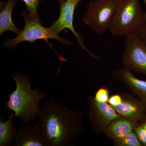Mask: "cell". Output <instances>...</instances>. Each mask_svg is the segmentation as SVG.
Listing matches in <instances>:
<instances>
[{
	"label": "cell",
	"instance_id": "cell-8",
	"mask_svg": "<svg viewBox=\"0 0 146 146\" xmlns=\"http://www.w3.org/2000/svg\"><path fill=\"white\" fill-rule=\"evenodd\" d=\"M89 123L98 134L104 133L106 127L113 120L121 116L108 103L98 102L92 96L87 98Z\"/></svg>",
	"mask_w": 146,
	"mask_h": 146
},
{
	"label": "cell",
	"instance_id": "cell-4",
	"mask_svg": "<svg viewBox=\"0 0 146 146\" xmlns=\"http://www.w3.org/2000/svg\"><path fill=\"white\" fill-rule=\"evenodd\" d=\"M22 15L25 20V27L15 38L7 39L5 41L3 45L6 48H14L21 42H28L34 43L38 39L44 40L52 49V46L48 42L49 39H56L66 45H73V43L67 39L61 37L50 27L46 28L43 26L40 23V21L30 19L28 16L26 11L23 10L22 11Z\"/></svg>",
	"mask_w": 146,
	"mask_h": 146
},
{
	"label": "cell",
	"instance_id": "cell-3",
	"mask_svg": "<svg viewBox=\"0 0 146 146\" xmlns=\"http://www.w3.org/2000/svg\"><path fill=\"white\" fill-rule=\"evenodd\" d=\"M146 21L140 0H118L109 30L115 36L138 34Z\"/></svg>",
	"mask_w": 146,
	"mask_h": 146
},
{
	"label": "cell",
	"instance_id": "cell-7",
	"mask_svg": "<svg viewBox=\"0 0 146 146\" xmlns=\"http://www.w3.org/2000/svg\"><path fill=\"white\" fill-rule=\"evenodd\" d=\"M58 3L60 6V16L50 28L58 34L65 29H69L75 36L80 47L85 51L92 58L98 60V56L91 52L85 46L82 36L76 31L74 28V13L76 7L78 5L77 0H62L58 1Z\"/></svg>",
	"mask_w": 146,
	"mask_h": 146
},
{
	"label": "cell",
	"instance_id": "cell-21",
	"mask_svg": "<svg viewBox=\"0 0 146 146\" xmlns=\"http://www.w3.org/2000/svg\"><path fill=\"white\" fill-rule=\"evenodd\" d=\"M143 127L146 130V117L143 121L139 122Z\"/></svg>",
	"mask_w": 146,
	"mask_h": 146
},
{
	"label": "cell",
	"instance_id": "cell-19",
	"mask_svg": "<svg viewBox=\"0 0 146 146\" xmlns=\"http://www.w3.org/2000/svg\"><path fill=\"white\" fill-rule=\"evenodd\" d=\"M123 101L122 95L116 94L112 95L110 97L108 103L113 107L119 105Z\"/></svg>",
	"mask_w": 146,
	"mask_h": 146
},
{
	"label": "cell",
	"instance_id": "cell-14",
	"mask_svg": "<svg viewBox=\"0 0 146 146\" xmlns=\"http://www.w3.org/2000/svg\"><path fill=\"white\" fill-rule=\"evenodd\" d=\"M3 121L0 119V146H12L17 134V129L13 125V118Z\"/></svg>",
	"mask_w": 146,
	"mask_h": 146
},
{
	"label": "cell",
	"instance_id": "cell-23",
	"mask_svg": "<svg viewBox=\"0 0 146 146\" xmlns=\"http://www.w3.org/2000/svg\"><path fill=\"white\" fill-rule=\"evenodd\" d=\"M82 1V0H77L78 3V4L79 3H80Z\"/></svg>",
	"mask_w": 146,
	"mask_h": 146
},
{
	"label": "cell",
	"instance_id": "cell-2",
	"mask_svg": "<svg viewBox=\"0 0 146 146\" xmlns=\"http://www.w3.org/2000/svg\"><path fill=\"white\" fill-rule=\"evenodd\" d=\"M11 78L15 82L16 88L6 96L9 100L5 103V107L11 113L10 116L0 119L18 117L22 123H31L36 119L40 107L39 104L46 95L45 91H39V87L32 89L31 82L28 77L23 73L13 72Z\"/></svg>",
	"mask_w": 146,
	"mask_h": 146
},
{
	"label": "cell",
	"instance_id": "cell-22",
	"mask_svg": "<svg viewBox=\"0 0 146 146\" xmlns=\"http://www.w3.org/2000/svg\"><path fill=\"white\" fill-rule=\"evenodd\" d=\"M143 1L146 5V0H143ZM144 18H145V21H146V11L144 13Z\"/></svg>",
	"mask_w": 146,
	"mask_h": 146
},
{
	"label": "cell",
	"instance_id": "cell-24",
	"mask_svg": "<svg viewBox=\"0 0 146 146\" xmlns=\"http://www.w3.org/2000/svg\"><path fill=\"white\" fill-rule=\"evenodd\" d=\"M62 1V0H58V1Z\"/></svg>",
	"mask_w": 146,
	"mask_h": 146
},
{
	"label": "cell",
	"instance_id": "cell-15",
	"mask_svg": "<svg viewBox=\"0 0 146 146\" xmlns=\"http://www.w3.org/2000/svg\"><path fill=\"white\" fill-rule=\"evenodd\" d=\"M115 146H143L134 131L120 139L114 141Z\"/></svg>",
	"mask_w": 146,
	"mask_h": 146
},
{
	"label": "cell",
	"instance_id": "cell-16",
	"mask_svg": "<svg viewBox=\"0 0 146 146\" xmlns=\"http://www.w3.org/2000/svg\"><path fill=\"white\" fill-rule=\"evenodd\" d=\"M26 5L29 18L35 21H40L37 9L42 0H22Z\"/></svg>",
	"mask_w": 146,
	"mask_h": 146
},
{
	"label": "cell",
	"instance_id": "cell-17",
	"mask_svg": "<svg viewBox=\"0 0 146 146\" xmlns=\"http://www.w3.org/2000/svg\"><path fill=\"white\" fill-rule=\"evenodd\" d=\"M92 97L98 102L108 103L110 97L109 89L105 87H100Z\"/></svg>",
	"mask_w": 146,
	"mask_h": 146
},
{
	"label": "cell",
	"instance_id": "cell-20",
	"mask_svg": "<svg viewBox=\"0 0 146 146\" xmlns=\"http://www.w3.org/2000/svg\"><path fill=\"white\" fill-rule=\"evenodd\" d=\"M138 34L146 44V21L143 28Z\"/></svg>",
	"mask_w": 146,
	"mask_h": 146
},
{
	"label": "cell",
	"instance_id": "cell-6",
	"mask_svg": "<svg viewBox=\"0 0 146 146\" xmlns=\"http://www.w3.org/2000/svg\"><path fill=\"white\" fill-rule=\"evenodd\" d=\"M122 63L132 72L146 76V44L139 35L126 37Z\"/></svg>",
	"mask_w": 146,
	"mask_h": 146
},
{
	"label": "cell",
	"instance_id": "cell-5",
	"mask_svg": "<svg viewBox=\"0 0 146 146\" xmlns=\"http://www.w3.org/2000/svg\"><path fill=\"white\" fill-rule=\"evenodd\" d=\"M118 0H93L89 3L82 19L84 24L100 35L109 29Z\"/></svg>",
	"mask_w": 146,
	"mask_h": 146
},
{
	"label": "cell",
	"instance_id": "cell-11",
	"mask_svg": "<svg viewBox=\"0 0 146 146\" xmlns=\"http://www.w3.org/2000/svg\"><path fill=\"white\" fill-rule=\"evenodd\" d=\"M122 96L121 103L113 107L118 114L139 123L143 121L146 117V109L141 101L127 92Z\"/></svg>",
	"mask_w": 146,
	"mask_h": 146
},
{
	"label": "cell",
	"instance_id": "cell-12",
	"mask_svg": "<svg viewBox=\"0 0 146 146\" xmlns=\"http://www.w3.org/2000/svg\"><path fill=\"white\" fill-rule=\"evenodd\" d=\"M138 123L134 120L120 116L110 123L104 134L108 138L114 141L134 131Z\"/></svg>",
	"mask_w": 146,
	"mask_h": 146
},
{
	"label": "cell",
	"instance_id": "cell-13",
	"mask_svg": "<svg viewBox=\"0 0 146 146\" xmlns=\"http://www.w3.org/2000/svg\"><path fill=\"white\" fill-rule=\"evenodd\" d=\"M17 0H8L6 4L1 2L0 12V35L7 31L13 32L18 35L21 31L13 23L12 20V12L16 5Z\"/></svg>",
	"mask_w": 146,
	"mask_h": 146
},
{
	"label": "cell",
	"instance_id": "cell-18",
	"mask_svg": "<svg viewBox=\"0 0 146 146\" xmlns=\"http://www.w3.org/2000/svg\"><path fill=\"white\" fill-rule=\"evenodd\" d=\"M134 132L142 146H146V130L140 123L136 126Z\"/></svg>",
	"mask_w": 146,
	"mask_h": 146
},
{
	"label": "cell",
	"instance_id": "cell-9",
	"mask_svg": "<svg viewBox=\"0 0 146 146\" xmlns=\"http://www.w3.org/2000/svg\"><path fill=\"white\" fill-rule=\"evenodd\" d=\"M17 134L12 146H50L44 138L39 123L17 125Z\"/></svg>",
	"mask_w": 146,
	"mask_h": 146
},
{
	"label": "cell",
	"instance_id": "cell-10",
	"mask_svg": "<svg viewBox=\"0 0 146 146\" xmlns=\"http://www.w3.org/2000/svg\"><path fill=\"white\" fill-rule=\"evenodd\" d=\"M115 78L124 84L129 91L138 97L146 109V81L136 78L132 71L126 67L112 72Z\"/></svg>",
	"mask_w": 146,
	"mask_h": 146
},
{
	"label": "cell",
	"instance_id": "cell-1",
	"mask_svg": "<svg viewBox=\"0 0 146 146\" xmlns=\"http://www.w3.org/2000/svg\"><path fill=\"white\" fill-rule=\"evenodd\" d=\"M84 113L50 97L40 107L38 115L41 131L50 146L74 145L84 132Z\"/></svg>",
	"mask_w": 146,
	"mask_h": 146
}]
</instances>
